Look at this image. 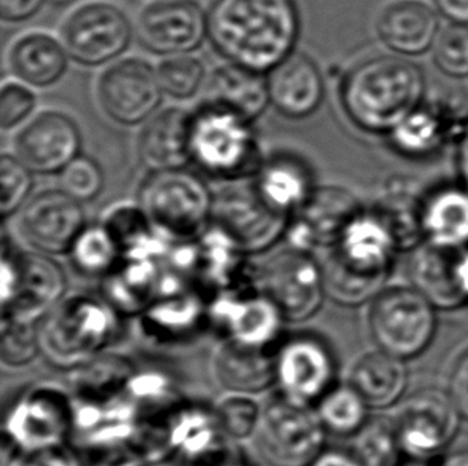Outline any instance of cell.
<instances>
[{"label":"cell","instance_id":"cell-16","mask_svg":"<svg viewBox=\"0 0 468 466\" xmlns=\"http://www.w3.org/2000/svg\"><path fill=\"white\" fill-rule=\"evenodd\" d=\"M168 461L186 466H213L228 457L229 440L207 404L181 403L158 417Z\"/></svg>","mask_w":468,"mask_h":466},{"label":"cell","instance_id":"cell-51","mask_svg":"<svg viewBox=\"0 0 468 466\" xmlns=\"http://www.w3.org/2000/svg\"><path fill=\"white\" fill-rule=\"evenodd\" d=\"M309 466H360L350 450L323 449Z\"/></svg>","mask_w":468,"mask_h":466},{"label":"cell","instance_id":"cell-6","mask_svg":"<svg viewBox=\"0 0 468 466\" xmlns=\"http://www.w3.org/2000/svg\"><path fill=\"white\" fill-rule=\"evenodd\" d=\"M138 207L171 238L190 239L200 237L213 221L215 196L187 168L151 171L138 190Z\"/></svg>","mask_w":468,"mask_h":466},{"label":"cell","instance_id":"cell-57","mask_svg":"<svg viewBox=\"0 0 468 466\" xmlns=\"http://www.w3.org/2000/svg\"><path fill=\"white\" fill-rule=\"evenodd\" d=\"M399 466H429V465H425L424 461H410V463H405V465H399Z\"/></svg>","mask_w":468,"mask_h":466},{"label":"cell","instance_id":"cell-5","mask_svg":"<svg viewBox=\"0 0 468 466\" xmlns=\"http://www.w3.org/2000/svg\"><path fill=\"white\" fill-rule=\"evenodd\" d=\"M250 286L282 312L286 323H304L322 310L326 294L324 267L314 252L286 246L250 262Z\"/></svg>","mask_w":468,"mask_h":466},{"label":"cell","instance_id":"cell-42","mask_svg":"<svg viewBox=\"0 0 468 466\" xmlns=\"http://www.w3.org/2000/svg\"><path fill=\"white\" fill-rule=\"evenodd\" d=\"M157 72L164 93L175 100H189L196 96L207 77L205 64L190 55L166 58L158 66Z\"/></svg>","mask_w":468,"mask_h":466},{"label":"cell","instance_id":"cell-50","mask_svg":"<svg viewBox=\"0 0 468 466\" xmlns=\"http://www.w3.org/2000/svg\"><path fill=\"white\" fill-rule=\"evenodd\" d=\"M47 0H0V16L5 23H23L42 10Z\"/></svg>","mask_w":468,"mask_h":466},{"label":"cell","instance_id":"cell-24","mask_svg":"<svg viewBox=\"0 0 468 466\" xmlns=\"http://www.w3.org/2000/svg\"><path fill=\"white\" fill-rule=\"evenodd\" d=\"M271 104L286 119L303 120L315 114L324 98V80L315 61L294 51L269 72Z\"/></svg>","mask_w":468,"mask_h":466},{"label":"cell","instance_id":"cell-7","mask_svg":"<svg viewBox=\"0 0 468 466\" xmlns=\"http://www.w3.org/2000/svg\"><path fill=\"white\" fill-rule=\"evenodd\" d=\"M2 431V449L13 452L68 446L74 436L72 397L45 385L26 388L6 404Z\"/></svg>","mask_w":468,"mask_h":466},{"label":"cell","instance_id":"cell-53","mask_svg":"<svg viewBox=\"0 0 468 466\" xmlns=\"http://www.w3.org/2000/svg\"><path fill=\"white\" fill-rule=\"evenodd\" d=\"M438 13L450 23L468 25V0H433Z\"/></svg>","mask_w":468,"mask_h":466},{"label":"cell","instance_id":"cell-26","mask_svg":"<svg viewBox=\"0 0 468 466\" xmlns=\"http://www.w3.org/2000/svg\"><path fill=\"white\" fill-rule=\"evenodd\" d=\"M422 243L441 249L468 248V189L463 184L431 190L419 205Z\"/></svg>","mask_w":468,"mask_h":466},{"label":"cell","instance_id":"cell-54","mask_svg":"<svg viewBox=\"0 0 468 466\" xmlns=\"http://www.w3.org/2000/svg\"><path fill=\"white\" fill-rule=\"evenodd\" d=\"M456 162L461 184H463L468 189V120L459 130Z\"/></svg>","mask_w":468,"mask_h":466},{"label":"cell","instance_id":"cell-12","mask_svg":"<svg viewBox=\"0 0 468 466\" xmlns=\"http://www.w3.org/2000/svg\"><path fill=\"white\" fill-rule=\"evenodd\" d=\"M401 251L399 230L382 208L360 211L342 228L329 264L358 277L386 283L393 258Z\"/></svg>","mask_w":468,"mask_h":466},{"label":"cell","instance_id":"cell-35","mask_svg":"<svg viewBox=\"0 0 468 466\" xmlns=\"http://www.w3.org/2000/svg\"><path fill=\"white\" fill-rule=\"evenodd\" d=\"M133 363L114 353H101L69 372L70 397L87 401H109L125 395Z\"/></svg>","mask_w":468,"mask_h":466},{"label":"cell","instance_id":"cell-29","mask_svg":"<svg viewBox=\"0 0 468 466\" xmlns=\"http://www.w3.org/2000/svg\"><path fill=\"white\" fill-rule=\"evenodd\" d=\"M251 181L262 200L288 217L298 213L315 190L309 166L285 154L262 162Z\"/></svg>","mask_w":468,"mask_h":466},{"label":"cell","instance_id":"cell-34","mask_svg":"<svg viewBox=\"0 0 468 466\" xmlns=\"http://www.w3.org/2000/svg\"><path fill=\"white\" fill-rule=\"evenodd\" d=\"M373 409H386L399 403L408 387V371L403 359L384 352L361 356L350 372V382Z\"/></svg>","mask_w":468,"mask_h":466},{"label":"cell","instance_id":"cell-21","mask_svg":"<svg viewBox=\"0 0 468 466\" xmlns=\"http://www.w3.org/2000/svg\"><path fill=\"white\" fill-rule=\"evenodd\" d=\"M361 209L358 198L339 185L315 187L311 198L292 216L286 228L288 246L314 252L315 248H333L352 217Z\"/></svg>","mask_w":468,"mask_h":466},{"label":"cell","instance_id":"cell-41","mask_svg":"<svg viewBox=\"0 0 468 466\" xmlns=\"http://www.w3.org/2000/svg\"><path fill=\"white\" fill-rule=\"evenodd\" d=\"M42 356L40 350V324L23 322L12 316H2L0 359L2 365L12 369L31 365Z\"/></svg>","mask_w":468,"mask_h":466},{"label":"cell","instance_id":"cell-2","mask_svg":"<svg viewBox=\"0 0 468 466\" xmlns=\"http://www.w3.org/2000/svg\"><path fill=\"white\" fill-rule=\"evenodd\" d=\"M424 70L405 57L369 58L348 70L341 104L361 132L387 136L424 102Z\"/></svg>","mask_w":468,"mask_h":466},{"label":"cell","instance_id":"cell-13","mask_svg":"<svg viewBox=\"0 0 468 466\" xmlns=\"http://www.w3.org/2000/svg\"><path fill=\"white\" fill-rule=\"evenodd\" d=\"M463 418L450 393L424 388L401 404L393 423L403 454L422 461L441 454L454 441Z\"/></svg>","mask_w":468,"mask_h":466},{"label":"cell","instance_id":"cell-9","mask_svg":"<svg viewBox=\"0 0 468 466\" xmlns=\"http://www.w3.org/2000/svg\"><path fill=\"white\" fill-rule=\"evenodd\" d=\"M435 307L414 288L382 291L369 310V331L380 352L416 358L437 333Z\"/></svg>","mask_w":468,"mask_h":466},{"label":"cell","instance_id":"cell-11","mask_svg":"<svg viewBox=\"0 0 468 466\" xmlns=\"http://www.w3.org/2000/svg\"><path fill=\"white\" fill-rule=\"evenodd\" d=\"M208 323L224 341L241 347L275 352L286 320L277 305L251 286L208 297Z\"/></svg>","mask_w":468,"mask_h":466},{"label":"cell","instance_id":"cell-55","mask_svg":"<svg viewBox=\"0 0 468 466\" xmlns=\"http://www.w3.org/2000/svg\"><path fill=\"white\" fill-rule=\"evenodd\" d=\"M441 466H468V449L465 450H459L446 457Z\"/></svg>","mask_w":468,"mask_h":466},{"label":"cell","instance_id":"cell-17","mask_svg":"<svg viewBox=\"0 0 468 466\" xmlns=\"http://www.w3.org/2000/svg\"><path fill=\"white\" fill-rule=\"evenodd\" d=\"M98 101L109 119L125 126L140 125L155 115L164 89L157 69L140 58H128L102 72Z\"/></svg>","mask_w":468,"mask_h":466},{"label":"cell","instance_id":"cell-20","mask_svg":"<svg viewBox=\"0 0 468 466\" xmlns=\"http://www.w3.org/2000/svg\"><path fill=\"white\" fill-rule=\"evenodd\" d=\"M82 134L69 115L45 111L15 138L16 157L36 175H58L80 155Z\"/></svg>","mask_w":468,"mask_h":466},{"label":"cell","instance_id":"cell-15","mask_svg":"<svg viewBox=\"0 0 468 466\" xmlns=\"http://www.w3.org/2000/svg\"><path fill=\"white\" fill-rule=\"evenodd\" d=\"M133 26L125 12L109 2H89L76 8L61 27L64 48L83 66H102L127 51Z\"/></svg>","mask_w":468,"mask_h":466},{"label":"cell","instance_id":"cell-4","mask_svg":"<svg viewBox=\"0 0 468 466\" xmlns=\"http://www.w3.org/2000/svg\"><path fill=\"white\" fill-rule=\"evenodd\" d=\"M190 162L205 175L228 183L254 176L262 160L253 122L203 102L192 112Z\"/></svg>","mask_w":468,"mask_h":466},{"label":"cell","instance_id":"cell-39","mask_svg":"<svg viewBox=\"0 0 468 466\" xmlns=\"http://www.w3.org/2000/svg\"><path fill=\"white\" fill-rule=\"evenodd\" d=\"M350 452L360 466H399V436L395 423L386 418H369L367 425L354 435Z\"/></svg>","mask_w":468,"mask_h":466},{"label":"cell","instance_id":"cell-3","mask_svg":"<svg viewBox=\"0 0 468 466\" xmlns=\"http://www.w3.org/2000/svg\"><path fill=\"white\" fill-rule=\"evenodd\" d=\"M121 329V313L104 297H66L40 323L42 356L55 369L74 371L106 352Z\"/></svg>","mask_w":468,"mask_h":466},{"label":"cell","instance_id":"cell-58","mask_svg":"<svg viewBox=\"0 0 468 466\" xmlns=\"http://www.w3.org/2000/svg\"><path fill=\"white\" fill-rule=\"evenodd\" d=\"M53 2H57V4H64V2H68V0H53Z\"/></svg>","mask_w":468,"mask_h":466},{"label":"cell","instance_id":"cell-36","mask_svg":"<svg viewBox=\"0 0 468 466\" xmlns=\"http://www.w3.org/2000/svg\"><path fill=\"white\" fill-rule=\"evenodd\" d=\"M69 259L83 275L106 278L122 262L121 246L104 222L90 224L70 246Z\"/></svg>","mask_w":468,"mask_h":466},{"label":"cell","instance_id":"cell-23","mask_svg":"<svg viewBox=\"0 0 468 466\" xmlns=\"http://www.w3.org/2000/svg\"><path fill=\"white\" fill-rule=\"evenodd\" d=\"M66 273L53 256L23 252L18 292L2 316L40 324L66 299Z\"/></svg>","mask_w":468,"mask_h":466},{"label":"cell","instance_id":"cell-10","mask_svg":"<svg viewBox=\"0 0 468 466\" xmlns=\"http://www.w3.org/2000/svg\"><path fill=\"white\" fill-rule=\"evenodd\" d=\"M292 217L271 208L251 179H239L215 196L213 224L229 233L247 254L271 251L285 238Z\"/></svg>","mask_w":468,"mask_h":466},{"label":"cell","instance_id":"cell-22","mask_svg":"<svg viewBox=\"0 0 468 466\" xmlns=\"http://www.w3.org/2000/svg\"><path fill=\"white\" fill-rule=\"evenodd\" d=\"M410 260L412 288L440 310L461 309L468 303V248L441 249L416 246Z\"/></svg>","mask_w":468,"mask_h":466},{"label":"cell","instance_id":"cell-18","mask_svg":"<svg viewBox=\"0 0 468 466\" xmlns=\"http://www.w3.org/2000/svg\"><path fill=\"white\" fill-rule=\"evenodd\" d=\"M87 226L82 203L63 189H50L26 203L18 232L32 251L58 256L69 254L70 246Z\"/></svg>","mask_w":468,"mask_h":466},{"label":"cell","instance_id":"cell-30","mask_svg":"<svg viewBox=\"0 0 468 466\" xmlns=\"http://www.w3.org/2000/svg\"><path fill=\"white\" fill-rule=\"evenodd\" d=\"M205 102L218 104L254 122L271 104L269 80L264 74L239 64H224L209 77Z\"/></svg>","mask_w":468,"mask_h":466},{"label":"cell","instance_id":"cell-46","mask_svg":"<svg viewBox=\"0 0 468 466\" xmlns=\"http://www.w3.org/2000/svg\"><path fill=\"white\" fill-rule=\"evenodd\" d=\"M2 466H85L74 448L44 449L36 452H13L2 449Z\"/></svg>","mask_w":468,"mask_h":466},{"label":"cell","instance_id":"cell-38","mask_svg":"<svg viewBox=\"0 0 468 466\" xmlns=\"http://www.w3.org/2000/svg\"><path fill=\"white\" fill-rule=\"evenodd\" d=\"M127 395L146 418L160 417L181 403L175 378L160 369H136L128 380Z\"/></svg>","mask_w":468,"mask_h":466},{"label":"cell","instance_id":"cell-1","mask_svg":"<svg viewBox=\"0 0 468 466\" xmlns=\"http://www.w3.org/2000/svg\"><path fill=\"white\" fill-rule=\"evenodd\" d=\"M299 12L292 0H215L208 37L229 63L266 74L294 53Z\"/></svg>","mask_w":468,"mask_h":466},{"label":"cell","instance_id":"cell-8","mask_svg":"<svg viewBox=\"0 0 468 466\" xmlns=\"http://www.w3.org/2000/svg\"><path fill=\"white\" fill-rule=\"evenodd\" d=\"M326 429L314 406L273 395L262 409L256 448L269 466H309L324 449Z\"/></svg>","mask_w":468,"mask_h":466},{"label":"cell","instance_id":"cell-19","mask_svg":"<svg viewBox=\"0 0 468 466\" xmlns=\"http://www.w3.org/2000/svg\"><path fill=\"white\" fill-rule=\"evenodd\" d=\"M208 36V13L194 0H155L138 18L144 48L162 57L189 55Z\"/></svg>","mask_w":468,"mask_h":466},{"label":"cell","instance_id":"cell-33","mask_svg":"<svg viewBox=\"0 0 468 466\" xmlns=\"http://www.w3.org/2000/svg\"><path fill=\"white\" fill-rule=\"evenodd\" d=\"M454 134L448 111L422 102L387 134L388 144L401 157L424 160L441 151Z\"/></svg>","mask_w":468,"mask_h":466},{"label":"cell","instance_id":"cell-47","mask_svg":"<svg viewBox=\"0 0 468 466\" xmlns=\"http://www.w3.org/2000/svg\"><path fill=\"white\" fill-rule=\"evenodd\" d=\"M34 108L36 95L31 90L19 83H5L0 95V125L4 130H12L27 119Z\"/></svg>","mask_w":468,"mask_h":466},{"label":"cell","instance_id":"cell-40","mask_svg":"<svg viewBox=\"0 0 468 466\" xmlns=\"http://www.w3.org/2000/svg\"><path fill=\"white\" fill-rule=\"evenodd\" d=\"M262 409L260 401L251 395L228 393L219 403H216L215 412L224 435L229 441L240 442L256 438L260 429Z\"/></svg>","mask_w":468,"mask_h":466},{"label":"cell","instance_id":"cell-14","mask_svg":"<svg viewBox=\"0 0 468 466\" xmlns=\"http://www.w3.org/2000/svg\"><path fill=\"white\" fill-rule=\"evenodd\" d=\"M275 385L292 403L314 406L335 387L337 365L322 337L296 334L280 342L273 353Z\"/></svg>","mask_w":468,"mask_h":466},{"label":"cell","instance_id":"cell-56","mask_svg":"<svg viewBox=\"0 0 468 466\" xmlns=\"http://www.w3.org/2000/svg\"><path fill=\"white\" fill-rule=\"evenodd\" d=\"M213 466H253L250 461H245L243 457H237V455L230 454L228 457H224L221 461H218L216 465Z\"/></svg>","mask_w":468,"mask_h":466},{"label":"cell","instance_id":"cell-52","mask_svg":"<svg viewBox=\"0 0 468 466\" xmlns=\"http://www.w3.org/2000/svg\"><path fill=\"white\" fill-rule=\"evenodd\" d=\"M95 466H153L147 463L143 457L133 452L132 449H123V450H115L109 454H102L100 461H96Z\"/></svg>","mask_w":468,"mask_h":466},{"label":"cell","instance_id":"cell-32","mask_svg":"<svg viewBox=\"0 0 468 466\" xmlns=\"http://www.w3.org/2000/svg\"><path fill=\"white\" fill-rule=\"evenodd\" d=\"M147 334L164 341H181L208 323V299L200 288L155 299L140 316Z\"/></svg>","mask_w":468,"mask_h":466},{"label":"cell","instance_id":"cell-27","mask_svg":"<svg viewBox=\"0 0 468 466\" xmlns=\"http://www.w3.org/2000/svg\"><path fill=\"white\" fill-rule=\"evenodd\" d=\"M192 114L184 109H165L143 126L138 138V155L147 170L186 168L190 162Z\"/></svg>","mask_w":468,"mask_h":466},{"label":"cell","instance_id":"cell-31","mask_svg":"<svg viewBox=\"0 0 468 466\" xmlns=\"http://www.w3.org/2000/svg\"><path fill=\"white\" fill-rule=\"evenodd\" d=\"M69 55L57 38L44 32H31L15 40L8 51V66L21 82L47 89L61 80Z\"/></svg>","mask_w":468,"mask_h":466},{"label":"cell","instance_id":"cell-37","mask_svg":"<svg viewBox=\"0 0 468 466\" xmlns=\"http://www.w3.org/2000/svg\"><path fill=\"white\" fill-rule=\"evenodd\" d=\"M367 401L352 385H335L315 404L323 427L329 433L354 436L367 425Z\"/></svg>","mask_w":468,"mask_h":466},{"label":"cell","instance_id":"cell-49","mask_svg":"<svg viewBox=\"0 0 468 466\" xmlns=\"http://www.w3.org/2000/svg\"><path fill=\"white\" fill-rule=\"evenodd\" d=\"M450 395L457 409L468 420V352L459 358L451 374Z\"/></svg>","mask_w":468,"mask_h":466},{"label":"cell","instance_id":"cell-25","mask_svg":"<svg viewBox=\"0 0 468 466\" xmlns=\"http://www.w3.org/2000/svg\"><path fill=\"white\" fill-rule=\"evenodd\" d=\"M437 12L422 0H393L376 21L380 42L399 57L422 55L441 31Z\"/></svg>","mask_w":468,"mask_h":466},{"label":"cell","instance_id":"cell-48","mask_svg":"<svg viewBox=\"0 0 468 466\" xmlns=\"http://www.w3.org/2000/svg\"><path fill=\"white\" fill-rule=\"evenodd\" d=\"M21 256L23 252L16 251L15 246L4 237L2 241V265H0V273H2V310L6 309L18 292L19 281H21Z\"/></svg>","mask_w":468,"mask_h":466},{"label":"cell","instance_id":"cell-45","mask_svg":"<svg viewBox=\"0 0 468 466\" xmlns=\"http://www.w3.org/2000/svg\"><path fill=\"white\" fill-rule=\"evenodd\" d=\"M104 173L93 158L79 155L61 173V189L79 202H91L101 194Z\"/></svg>","mask_w":468,"mask_h":466},{"label":"cell","instance_id":"cell-28","mask_svg":"<svg viewBox=\"0 0 468 466\" xmlns=\"http://www.w3.org/2000/svg\"><path fill=\"white\" fill-rule=\"evenodd\" d=\"M266 350L224 341L211 358V371L222 390L256 397L275 385V359Z\"/></svg>","mask_w":468,"mask_h":466},{"label":"cell","instance_id":"cell-44","mask_svg":"<svg viewBox=\"0 0 468 466\" xmlns=\"http://www.w3.org/2000/svg\"><path fill=\"white\" fill-rule=\"evenodd\" d=\"M16 155L4 154L0 160V177H2V216L18 213L19 208L25 207L27 196L34 187V177Z\"/></svg>","mask_w":468,"mask_h":466},{"label":"cell","instance_id":"cell-43","mask_svg":"<svg viewBox=\"0 0 468 466\" xmlns=\"http://www.w3.org/2000/svg\"><path fill=\"white\" fill-rule=\"evenodd\" d=\"M431 51L433 63L444 76L468 77V25L450 23L441 27Z\"/></svg>","mask_w":468,"mask_h":466}]
</instances>
